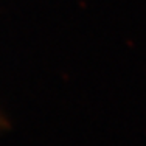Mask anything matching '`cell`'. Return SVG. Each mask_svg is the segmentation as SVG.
<instances>
[{
	"label": "cell",
	"mask_w": 146,
	"mask_h": 146,
	"mask_svg": "<svg viewBox=\"0 0 146 146\" xmlns=\"http://www.w3.org/2000/svg\"><path fill=\"white\" fill-rule=\"evenodd\" d=\"M0 118H2V117H0ZM0 126H2V120H0Z\"/></svg>",
	"instance_id": "obj_1"
}]
</instances>
